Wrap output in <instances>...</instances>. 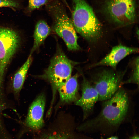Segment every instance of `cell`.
<instances>
[{
  "instance_id": "1",
  "label": "cell",
  "mask_w": 139,
  "mask_h": 139,
  "mask_svg": "<svg viewBox=\"0 0 139 139\" xmlns=\"http://www.w3.org/2000/svg\"><path fill=\"white\" fill-rule=\"evenodd\" d=\"M134 92L121 87L110 98L102 102L99 114L82 124L80 129L108 137L113 136L123 125L132 121L135 110Z\"/></svg>"
},
{
  "instance_id": "2",
  "label": "cell",
  "mask_w": 139,
  "mask_h": 139,
  "mask_svg": "<svg viewBox=\"0 0 139 139\" xmlns=\"http://www.w3.org/2000/svg\"><path fill=\"white\" fill-rule=\"evenodd\" d=\"M72 15L76 31L87 40L94 41L101 36V25L85 0H72Z\"/></svg>"
},
{
  "instance_id": "3",
  "label": "cell",
  "mask_w": 139,
  "mask_h": 139,
  "mask_svg": "<svg viewBox=\"0 0 139 139\" xmlns=\"http://www.w3.org/2000/svg\"><path fill=\"white\" fill-rule=\"evenodd\" d=\"M76 64L69 59L58 48L51 60L48 67L38 77L48 81L51 84L52 98L49 109H52L58 88L71 77L73 68Z\"/></svg>"
},
{
  "instance_id": "4",
  "label": "cell",
  "mask_w": 139,
  "mask_h": 139,
  "mask_svg": "<svg viewBox=\"0 0 139 139\" xmlns=\"http://www.w3.org/2000/svg\"><path fill=\"white\" fill-rule=\"evenodd\" d=\"M47 8L52 17L55 32L63 39L69 50H79L76 31L62 5L56 1L48 4Z\"/></svg>"
},
{
  "instance_id": "5",
  "label": "cell",
  "mask_w": 139,
  "mask_h": 139,
  "mask_svg": "<svg viewBox=\"0 0 139 139\" xmlns=\"http://www.w3.org/2000/svg\"><path fill=\"white\" fill-rule=\"evenodd\" d=\"M125 72L105 70L91 76L89 81L98 93V101L102 102L110 98L123 86Z\"/></svg>"
},
{
  "instance_id": "6",
  "label": "cell",
  "mask_w": 139,
  "mask_h": 139,
  "mask_svg": "<svg viewBox=\"0 0 139 139\" xmlns=\"http://www.w3.org/2000/svg\"><path fill=\"white\" fill-rule=\"evenodd\" d=\"M18 34L9 28L0 26V85L12 58L20 46Z\"/></svg>"
},
{
  "instance_id": "7",
  "label": "cell",
  "mask_w": 139,
  "mask_h": 139,
  "mask_svg": "<svg viewBox=\"0 0 139 139\" xmlns=\"http://www.w3.org/2000/svg\"><path fill=\"white\" fill-rule=\"evenodd\" d=\"M106 10L112 20L119 24L127 25L135 21L134 0H110Z\"/></svg>"
},
{
  "instance_id": "8",
  "label": "cell",
  "mask_w": 139,
  "mask_h": 139,
  "mask_svg": "<svg viewBox=\"0 0 139 139\" xmlns=\"http://www.w3.org/2000/svg\"><path fill=\"white\" fill-rule=\"evenodd\" d=\"M81 73L83 78L81 86L82 95L74 103L81 108L84 121L93 113L95 105L98 101L99 95L89 80L81 72Z\"/></svg>"
},
{
  "instance_id": "9",
  "label": "cell",
  "mask_w": 139,
  "mask_h": 139,
  "mask_svg": "<svg viewBox=\"0 0 139 139\" xmlns=\"http://www.w3.org/2000/svg\"><path fill=\"white\" fill-rule=\"evenodd\" d=\"M46 103L44 93L39 95L29 108L25 121L26 126L34 130L41 129L44 124L43 115Z\"/></svg>"
},
{
  "instance_id": "10",
  "label": "cell",
  "mask_w": 139,
  "mask_h": 139,
  "mask_svg": "<svg viewBox=\"0 0 139 139\" xmlns=\"http://www.w3.org/2000/svg\"><path fill=\"white\" fill-rule=\"evenodd\" d=\"M138 51V48L128 47L120 44L113 47L110 53L104 58L90 67L106 66L115 70L117 65L122 59L130 54Z\"/></svg>"
},
{
  "instance_id": "11",
  "label": "cell",
  "mask_w": 139,
  "mask_h": 139,
  "mask_svg": "<svg viewBox=\"0 0 139 139\" xmlns=\"http://www.w3.org/2000/svg\"><path fill=\"white\" fill-rule=\"evenodd\" d=\"M77 73L71 77L57 90L60 96V103L69 104L75 102L79 98L78 94L79 84Z\"/></svg>"
},
{
  "instance_id": "12",
  "label": "cell",
  "mask_w": 139,
  "mask_h": 139,
  "mask_svg": "<svg viewBox=\"0 0 139 139\" xmlns=\"http://www.w3.org/2000/svg\"><path fill=\"white\" fill-rule=\"evenodd\" d=\"M51 31L50 27L45 21L40 20L37 23L33 35L34 43L30 54L32 55L39 47Z\"/></svg>"
},
{
  "instance_id": "13",
  "label": "cell",
  "mask_w": 139,
  "mask_h": 139,
  "mask_svg": "<svg viewBox=\"0 0 139 139\" xmlns=\"http://www.w3.org/2000/svg\"><path fill=\"white\" fill-rule=\"evenodd\" d=\"M32 61V55L30 54L25 62L14 75L13 88L14 91L16 94L19 93L22 88Z\"/></svg>"
},
{
  "instance_id": "14",
  "label": "cell",
  "mask_w": 139,
  "mask_h": 139,
  "mask_svg": "<svg viewBox=\"0 0 139 139\" xmlns=\"http://www.w3.org/2000/svg\"><path fill=\"white\" fill-rule=\"evenodd\" d=\"M139 57L136 58L134 62V66L130 77L123 81V84H132L136 85L139 88Z\"/></svg>"
},
{
  "instance_id": "15",
  "label": "cell",
  "mask_w": 139,
  "mask_h": 139,
  "mask_svg": "<svg viewBox=\"0 0 139 139\" xmlns=\"http://www.w3.org/2000/svg\"><path fill=\"white\" fill-rule=\"evenodd\" d=\"M47 0H28V8L30 11L38 9L47 4Z\"/></svg>"
},
{
  "instance_id": "16",
  "label": "cell",
  "mask_w": 139,
  "mask_h": 139,
  "mask_svg": "<svg viewBox=\"0 0 139 139\" xmlns=\"http://www.w3.org/2000/svg\"><path fill=\"white\" fill-rule=\"evenodd\" d=\"M19 6V4L12 0H0V8L2 7H9L16 8Z\"/></svg>"
},
{
  "instance_id": "17",
  "label": "cell",
  "mask_w": 139,
  "mask_h": 139,
  "mask_svg": "<svg viewBox=\"0 0 139 139\" xmlns=\"http://www.w3.org/2000/svg\"><path fill=\"white\" fill-rule=\"evenodd\" d=\"M41 139H71L65 134H58L49 135Z\"/></svg>"
},
{
  "instance_id": "18",
  "label": "cell",
  "mask_w": 139,
  "mask_h": 139,
  "mask_svg": "<svg viewBox=\"0 0 139 139\" xmlns=\"http://www.w3.org/2000/svg\"><path fill=\"white\" fill-rule=\"evenodd\" d=\"M129 139H139L138 135L137 134H134L131 136L129 138Z\"/></svg>"
},
{
  "instance_id": "19",
  "label": "cell",
  "mask_w": 139,
  "mask_h": 139,
  "mask_svg": "<svg viewBox=\"0 0 139 139\" xmlns=\"http://www.w3.org/2000/svg\"><path fill=\"white\" fill-rule=\"evenodd\" d=\"M107 139H119V138L117 136L113 135L109 137Z\"/></svg>"
},
{
  "instance_id": "20",
  "label": "cell",
  "mask_w": 139,
  "mask_h": 139,
  "mask_svg": "<svg viewBox=\"0 0 139 139\" xmlns=\"http://www.w3.org/2000/svg\"><path fill=\"white\" fill-rule=\"evenodd\" d=\"M64 2V3H65V4H66V5H67V6H68V4L67 3V2L66 1V0H63Z\"/></svg>"
}]
</instances>
